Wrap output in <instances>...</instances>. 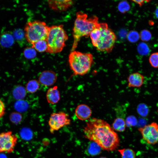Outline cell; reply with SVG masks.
Returning a JSON list of instances; mask_svg holds the SVG:
<instances>
[{
    "mask_svg": "<svg viewBox=\"0 0 158 158\" xmlns=\"http://www.w3.org/2000/svg\"><path fill=\"white\" fill-rule=\"evenodd\" d=\"M155 15L156 17L158 19V7H157L155 11Z\"/></svg>",
    "mask_w": 158,
    "mask_h": 158,
    "instance_id": "obj_35",
    "label": "cell"
},
{
    "mask_svg": "<svg viewBox=\"0 0 158 158\" xmlns=\"http://www.w3.org/2000/svg\"><path fill=\"white\" fill-rule=\"evenodd\" d=\"M24 34L22 30H18L15 33V36L17 39H22L23 38Z\"/></svg>",
    "mask_w": 158,
    "mask_h": 158,
    "instance_id": "obj_33",
    "label": "cell"
},
{
    "mask_svg": "<svg viewBox=\"0 0 158 158\" xmlns=\"http://www.w3.org/2000/svg\"><path fill=\"white\" fill-rule=\"evenodd\" d=\"M145 80L144 76L138 72L130 74L127 78L128 87H140L143 84Z\"/></svg>",
    "mask_w": 158,
    "mask_h": 158,
    "instance_id": "obj_12",
    "label": "cell"
},
{
    "mask_svg": "<svg viewBox=\"0 0 158 158\" xmlns=\"http://www.w3.org/2000/svg\"><path fill=\"white\" fill-rule=\"evenodd\" d=\"M11 121L14 123H19L21 121L22 116L18 112H13L11 113L10 116Z\"/></svg>",
    "mask_w": 158,
    "mask_h": 158,
    "instance_id": "obj_28",
    "label": "cell"
},
{
    "mask_svg": "<svg viewBox=\"0 0 158 158\" xmlns=\"http://www.w3.org/2000/svg\"><path fill=\"white\" fill-rule=\"evenodd\" d=\"M149 61L153 68H158V52L152 53L149 58Z\"/></svg>",
    "mask_w": 158,
    "mask_h": 158,
    "instance_id": "obj_24",
    "label": "cell"
},
{
    "mask_svg": "<svg viewBox=\"0 0 158 158\" xmlns=\"http://www.w3.org/2000/svg\"><path fill=\"white\" fill-rule=\"evenodd\" d=\"M13 42V38L11 35L6 34L3 35L1 38L0 42L2 45L4 47H8L11 45Z\"/></svg>",
    "mask_w": 158,
    "mask_h": 158,
    "instance_id": "obj_21",
    "label": "cell"
},
{
    "mask_svg": "<svg viewBox=\"0 0 158 158\" xmlns=\"http://www.w3.org/2000/svg\"><path fill=\"white\" fill-rule=\"evenodd\" d=\"M26 89L23 86H18L13 90V95L15 98L21 100L26 96Z\"/></svg>",
    "mask_w": 158,
    "mask_h": 158,
    "instance_id": "obj_19",
    "label": "cell"
},
{
    "mask_svg": "<svg viewBox=\"0 0 158 158\" xmlns=\"http://www.w3.org/2000/svg\"><path fill=\"white\" fill-rule=\"evenodd\" d=\"M138 50L139 52L143 55H146L149 51V49L147 45L144 43H141L138 46Z\"/></svg>",
    "mask_w": 158,
    "mask_h": 158,
    "instance_id": "obj_27",
    "label": "cell"
},
{
    "mask_svg": "<svg viewBox=\"0 0 158 158\" xmlns=\"http://www.w3.org/2000/svg\"><path fill=\"white\" fill-rule=\"evenodd\" d=\"M40 83L36 80H32L29 81L26 85V91L30 93L36 92L39 89Z\"/></svg>",
    "mask_w": 158,
    "mask_h": 158,
    "instance_id": "obj_17",
    "label": "cell"
},
{
    "mask_svg": "<svg viewBox=\"0 0 158 158\" xmlns=\"http://www.w3.org/2000/svg\"><path fill=\"white\" fill-rule=\"evenodd\" d=\"M99 158H107L106 157H100Z\"/></svg>",
    "mask_w": 158,
    "mask_h": 158,
    "instance_id": "obj_36",
    "label": "cell"
},
{
    "mask_svg": "<svg viewBox=\"0 0 158 158\" xmlns=\"http://www.w3.org/2000/svg\"><path fill=\"white\" fill-rule=\"evenodd\" d=\"M71 120L68 115L62 111L51 114L48 121L49 131L51 133L60 130L65 126L70 125Z\"/></svg>",
    "mask_w": 158,
    "mask_h": 158,
    "instance_id": "obj_8",
    "label": "cell"
},
{
    "mask_svg": "<svg viewBox=\"0 0 158 158\" xmlns=\"http://www.w3.org/2000/svg\"><path fill=\"white\" fill-rule=\"evenodd\" d=\"M68 38L62 25L49 27L46 40L47 48L46 52L51 54L60 52L66 46L65 42Z\"/></svg>",
    "mask_w": 158,
    "mask_h": 158,
    "instance_id": "obj_5",
    "label": "cell"
},
{
    "mask_svg": "<svg viewBox=\"0 0 158 158\" xmlns=\"http://www.w3.org/2000/svg\"><path fill=\"white\" fill-rule=\"evenodd\" d=\"M90 36L93 45L99 51L111 52L116 38L113 31L106 23H99L90 33Z\"/></svg>",
    "mask_w": 158,
    "mask_h": 158,
    "instance_id": "obj_2",
    "label": "cell"
},
{
    "mask_svg": "<svg viewBox=\"0 0 158 158\" xmlns=\"http://www.w3.org/2000/svg\"><path fill=\"white\" fill-rule=\"evenodd\" d=\"M146 0H132V1L138 4L140 6L143 5Z\"/></svg>",
    "mask_w": 158,
    "mask_h": 158,
    "instance_id": "obj_34",
    "label": "cell"
},
{
    "mask_svg": "<svg viewBox=\"0 0 158 158\" xmlns=\"http://www.w3.org/2000/svg\"><path fill=\"white\" fill-rule=\"evenodd\" d=\"M75 114L79 120L84 121L88 119L92 115V111L90 107L85 104L78 105L75 110Z\"/></svg>",
    "mask_w": 158,
    "mask_h": 158,
    "instance_id": "obj_13",
    "label": "cell"
},
{
    "mask_svg": "<svg viewBox=\"0 0 158 158\" xmlns=\"http://www.w3.org/2000/svg\"><path fill=\"white\" fill-rule=\"evenodd\" d=\"M157 112H158V110H157Z\"/></svg>",
    "mask_w": 158,
    "mask_h": 158,
    "instance_id": "obj_37",
    "label": "cell"
},
{
    "mask_svg": "<svg viewBox=\"0 0 158 158\" xmlns=\"http://www.w3.org/2000/svg\"><path fill=\"white\" fill-rule=\"evenodd\" d=\"M139 35L136 32L133 31L128 35V39L132 42L137 41L139 38Z\"/></svg>",
    "mask_w": 158,
    "mask_h": 158,
    "instance_id": "obj_31",
    "label": "cell"
},
{
    "mask_svg": "<svg viewBox=\"0 0 158 158\" xmlns=\"http://www.w3.org/2000/svg\"><path fill=\"white\" fill-rule=\"evenodd\" d=\"M6 113V107L3 102L0 99V118L2 117Z\"/></svg>",
    "mask_w": 158,
    "mask_h": 158,
    "instance_id": "obj_32",
    "label": "cell"
},
{
    "mask_svg": "<svg viewBox=\"0 0 158 158\" xmlns=\"http://www.w3.org/2000/svg\"><path fill=\"white\" fill-rule=\"evenodd\" d=\"M151 34L148 30H145L142 31L140 34V37L142 40L144 41L149 40L151 37Z\"/></svg>",
    "mask_w": 158,
    "mask_h": 158,
    "instance_id": "obj_29",
    "label": "cell"
},
{
    "mask_svg": "<svg viewBox=\"0 0 158 158\" xmlns=\"http://www.w3.org/2000/svg\"><path fill=\"white\" fill-rule=\"evenodd\" d=\"M101 148L96 143L92 141L88 145L87 152L88 153L92 156L99 154L101 151Z\"/></svg>",
    "mask_w": 158,
    "mask_h": 158,
    "instance_id": "obj_16",
    "label": "cell"
},
{
    "mask_svg": "<svg viewBox=\"0 0 158 158\" xmlns=\"http://www.w3.org/2000/svg\"><path fill=\"white\" fill-rule=\"evenodd\" d=\"M137 110L138 113L143 117L146 116L148 113L147 107L143 104H140L138 106Z\"/></svg>",
    "mask_w": 158,
    "mask_h": 158,
    "instance_id": "obj_25",
    "label": "cell"
},
{
    "mask_svg": "<svg viewBox=\"0 0 158 158\" xmlns=\"http://www.w3.org/2000/svg\"><path fill=\"white\" fill-rule=\"evenodd\" d=\"M143 140L147 144L154 145L158 143V124L153 122L138 129Z\"/></svg>",
    "mask_w": 158,
    "mask_h": 158,
    "instance_id": "obj_9",
    "label": "cell"
},
{
    "mask_svg": "<svg viewBox=\"0 0 158 158\" xmlns=\"http://www.w3.org/2000/svg\"><path fill=\"white\" fill-rule=\"evenodd\" d=\"M126 126L125 121L122 118L117 117L114 121L112 128L114 130L119 132L124 131Z\"/></svg>",
    "mask_w": 158,
    "mask_h": 158,
    "instance_id": "obj_15",
    "label": "cell"
},
{
    "mask_svg": "<svg viewBox=\"0 0 158 158\" xmlns=\"http://www.w3.org/2000/svg\"><path fill=\"white\" fill-rule=\"evenodd\" d=\"M94 61L92 54L74 50L71 51L68 56L70 68L73 75L83 76L90 70Z\"/></svg>",
    "mask_w": 158,
    "mask_h": 158,
    "instance_id": "obj_4",
    "label": "cell"
},
{
    "mask_svg": "<svg viewBox=\"0 0 158 158\" xmlns=\"http://www.w3.org/2000/svg\"><path fill=\"white\" fill-rule=\"evenodd\" d=\"M23 54L26 59H31L36 56V52L35 50L32 47H27L24 50Z\"/></svg>",
    "mask_w": 158,
    "mask_h": 158,
    "instance_id": "obj_22",
    "label": "cell"
},
{
    "mask_svg": "<svg viewBox=\"0 0 158 158\" xmlns=\"http://www.w3.org/2000/svg\"><path fill=\"white\" fill-rule=\"evenodd\" d=\"M129 5L125 1H122L120 3L118 6V10L122 13L126 12L129 9Z\"/></svg>",
    "mask_w": 158,
    "mask_h": 158,
    "instance_id": "obj_30",
    "label": "cell"
},
{
    "mask_svg": "<svg viewBox=\"0 0 158 158\" xmlns=\"http://www.w3.org/2000/svg\"><path fill=\"white\" fill-rule=\"evenodd\" d=\"M15 108L19 111H24L27 110L28 107V104L25 101L19 100L15 104Z\"/></svg>",
    "mask_w": 158,
    "mask_h": 158,
    "instance_id": "obj_23",
    "label": "cell"
},
{
    "mask_svg": "<svg viewBox=\"0 0 158 158\" xmlns=\"http://www.w3.org/2000/svg\"><path fill=\"white\" fill-rule=\"evenodd\" d=\"M46 97L47 101L50 104H54L57 103L60 99V94L57 86L51 87L47 90Z\"/></svg>",
    "mask_w": 158,
    "mask_h": 158,
    "instance_id": "obj_14",
    "label": "cell"
},
{
    "mask_svg": "<svg viewBox=\"0 0 158 158\" xmlns=\"http://www.w3.org/2000/svg\"><path fill=\"white\" fill-rule=\"evenodd\" d=\"M125 122L126 126L128 127L135 126L137 123L136 118L133 116H128L126 118Z\"/></svg>",
    "mask_w": 158,
    "mask_h": 158,
    "instance_id": "obj_26",
    "label": "cell"
},
{
    "mask_svg": "<svg viewBox=\"0 0 158 158\" xmlns=\"http://www.w3.org/2000/svg\"><path fill=\"white\" fill-rule=\"evenodd\" d=\"M32 45L35 50L40 52H46L47 48L46 40L38 41Z\"/></svg>",
    "mask_w": 158,
    "mask_h": 158,
    "instance_id": "obj_18",
    "label": "cell"
},
{
    "mask_svg": "<svg viewBox=\"0 0 158 158\" xmlns=\"http://www.w3.org/2000/svg\"><path fill=\"white\" fill-rule=\"evenodd\" d=\"M73 1L49 0L48 3L49 8L57 11L62 12L66 11L73 4Z\"/></svg>",
    "mask_w": 158,
    "mask_h": 158,
    "instance_id": "obj_11",
    "label": "cell"
},
{
    "mask_svg": "<svg viewBox=\"0 0 158 158\" xmlns=\"http://www.w3.org/2000/svg\"><path fill=\"white\" fill-rule=\"evenodd\" d=\"M57 79V76L55 72L52 71L46 70L40 74L38 81L44 86H50L55 83Z\"/></svg>",
    "mask_w": 158,
    "mask_h": 158,
    "instance_id": "obj_10",
    "label": "cell"
},
{
    "mask_svg": "<svg viewBox=\"0 0 158 158\" xmlns=\"http://www.w3.org/2000/svg\"><path fill=\"white\" fill-rule=\"evenodd\" d=\"M120 153L121 158H135V151L130 148H124L118 150Z\"/></svg>",
    "mask_w": 158,
    "mask_h": 158,
    "instance_id": "obj_20",
    "label": "cell"
},
{
    "mask_svg": "<svg viewBox=\"0 0 158 158\" xmlns=\"http://www.w3.org/2000/svg\"><path fill=\"white\" fill-rule=\"evenodd\" d=\"M98 20L95 16L88 18L85 13L81 12L77 13L73 29V41L71 51L75 50L81 37H88L91 32L98 26Z\"/></svg>",
    "mask_w": 158,
    "mask_h": 158,
    "instance_id": "obj_3",
    "label": "cell"
},
{
    "mask_svg": "<svg viewBox=\"0 0 158 158\" xmlns=\"http://www.w3.org/2000/svg\"><path fill=\"white\" fill-rule=\"evenodd\" d=\"M84 137L108 151L116 150L119 145L117 134L105 121L92 118L87 121L83 130Z\"/></svg>",
    "mask_w": 158,
    "mask_h": 158,
    "instance_id": "obj_1",
    "label": "cell"
},
{
    "mask_svg": "<svg viewBox=\"0 0 158 158\" xmlns=\"http://www.w3.org/2000/svg\"><path fill=\"white\" fill-rule=\"evenodd\" d=\"M18 137L12 131L0 132V153H11L15 149Z\"/></svg>",
    "mask_w": 158,
    "mask_h": 158,
    "instance_id": "obj_7",
    "label": "cell"
},
{
    "mask_svg": "<svg viewBox=\"0 0 158 158\" xmlns=\"http://www.w3.org/2000/svg\"><path fill=\"white\" fill-rule=\"evenodd\" d=\"M49 27L43 21H29L24 28L25 35L27 41L32 44L39 41L46 40Z\"/></svg>",
    "mask_w": 158,
    "mask_h": 158,
    "instance_id": "obj_6",
    "label": "cell"
}]
</instances>
